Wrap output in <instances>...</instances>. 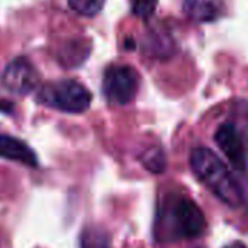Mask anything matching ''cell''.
<instances>
[{
  "label": "cell",
  "instance_id": "cell-4",
  "mask_svg": "<svg viewBox=\"0 0 248 248\" xmlns=\"http://www.w3.org/2000/svg\"><path fill=\"white\" fill-rule=\"evenodd\" d=\"M170 218L174 232L183 238H196L206 228V218L202 209L187 198H180L171 205Z\"/></svg>",
  "mask_w": 248,
  "mask_h": 248
},
{
  "label": "cell",
  "instance_id": "cell-11",
  "mask_svg": "<svg viewBox=\"0 0 248 248\" xmlns=\"http://www.w3.org/2000/svg\"><path fill=\"white\" fill-rule=\"evenodd\" d=\"M68 4L83 16H94L103 7L105 0H68Z\"/></svg>",
  "mask_w": 248,
  "mask_h": 248
},
{
  "label": "cell",
  "instance_id": "cell-5",
  "mask_svg": "<svg viewBox=\"0 0 248 248\" xmlns=\"http://www.w3.org/2000/svg\"><path fill=\"white\" fill-rule=\"evenodd\" d=\"M1 86L13 94H29L33 92L39 83L38 71L33 65L23 57L10 61L0 77Z\"/></svg>",
  "mask_w": 248,
  "mask_h": 248
},
{
  "label": "cell",
  "instance_id": "cell-13",
  "mask_svg": "<svg viewBox=\"0 0 248 248\" xmlns=\"http://www.w3.org/2000/svg\"><path fill=\"white\" fill-rule=\"evenodd\" d=\"M13 110V105L7 100H0V112L4 113H10Z\"/></svg>",
  "mask_w": 248,
  "mask_h": 248
},
{
  "label": "cell",
  "instance_id": "cell-6",
  "mask_svg": "<svg viewBox=\"0 0 248 248\" xmlns=\"http://www.w3.org/2000/svg\"><path fill=\"white\" fill-rule=\"evenodd\" d=\"M215 141L227 158L235 169L244 170L247 166V154L243 138L234 124H222L215 132Z\"/></svg>",
  "mask_w": 248,
  "mask_h": 248
},
{
  "label": "cell",
  "instance_id": "cell-1",
  "mask_svg": "<svg viewBox=\"0 0 248 248\" xmlns=\"http://www.w3.org/2000/svg\"><path fill=\"white\" fill-rule=\"evenodd\" d=\"M190 167L199 182L221 202L237 208L243 202V192L231 170L209 148L199 147L190 154Z\"/></svg>",
  "mask_w": 248,
  "mask_h": 248
},
{
  "label": "cell",
  "instance_id": "cell-8",
  "mask_svg": "<svg viewBox=\"0 0 248 248\" xmlns=\"http://www.w3.org/2000/svg\"><path fill=\"white\" fill-rule=\"evenodd\" d=\"M222 0H183V12L195 22H214L224 15Z\"/></svg>",
  "mask_w": 248,
  "mask_h": 248
},
{
  "label": "cell",
  "instance_id": "cell-12",
  "mask_svg": "<svg viewBox=\"0 0 248 248\" xmlns=\"http://www.w3.org/2000/svg\"><path fill=\"white\" fill-rule=\"evenodd\" d=\"M157 7V0H132V13L141 19H150Z\"/></svg>",
  "mask_w": 248,
  "mask_h": 248
},
{
  "label": "cell",
  "instance_id": "cell-3",
  "mask_svg": "<svg viewBox=\"0 0 248 248\" xmlns=\"http://www.w3.org/2000/svg\"><path fill=\"white\" fill-rule=\"evenodd\" d=\"M140 87V76L129 65L109 67L103 76V94L112 105L131 103Z\"/></svg>",
  "mask_w": 248,
  "mask_h": 248
},
{
  "label": "cell",
  "instance_id": "cell-10",
  "mask_svg": "<svg viewBox=\"0 0 248 248\" xmlns=\"http://www.w3.org/2000/svg\"><path fill=\"white\" fill-rule=\"evenodd\" d=\"M140 160H141V163L144 164V167H145L147 170L153 171V173H163V171L166 170V164H167L166 155H164V153H163L160 148H157V147L150 148V150H145V151L141 154Z\"/></svg>",
  "mask_w": 248,
  "mask_h": 248
},
{
  "label": "cell",
  "instance_id": "cell-2",
  "mask_svg": "<svg viewBox=\"0 0 248 248\" xmlns=\"http://www.w3.org/2000/svg\"><path fill=\"white\" fill-rule=\"evenodd\" d=\"M36 100L61 112L83 113L90 108L92 93L86 86L76 80H60L42 86Z\"/></svg>",
  "mask_w": 248,
  "mask_h": 248
},
{
  "label": "cell",
  "instance_id": "cell-9",
  "mask_svg": "<svg viewBox=\"0 0 248 248\" xmlns=\"http://www.w3.org/2000/svg\"><path fill=\"white\" fill-rule=\"evenodd\" d=\"M81 248H110L109 235L99 227H87L83 230L80 237Z\"/></svg>",
  "mask_w": 248,
  "mask_h": 248
},
{
  "label": "cell",
  "instance_id": "cell-14",
  "mask_svg": "<svg viewBox=\"0 0 248 248\" xmlns=\"http://www.w3.org/2000/svg\"><path fill=\"white\" fill-rule=\"evenodd\" d=\"M225 248H247L243 243H234V244H231V246H228V247Z\"/></svg>",
  "mask_w": 248,
  "mask_h": 248
},
{
  "label": "cell",
  "instance_id": "cell-7",
  "mask_svg": "<svg viewBox=\"0 0 248 248\" xmlns=\"http://www.w3.org/2000/svg\"><path fill=\"white\" fill-rule=\"evenodd\" d=\"M0 157L10 161L22 163L28 167L38 166L35 151L23 141L6 134H0Z\"/></svg>",
  "mask_w": 248,
  "mask_h": 248
}]
</instances>
